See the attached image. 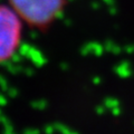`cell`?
<instances>
[{"label":"cell","mask_w":134,"mask_h":134,"mask_svg":"<svg viewBox=\"0 0 134 134\" xmlns=\"http://www.w3.org/2000/svg\"><path fill=\"white\" fill-rule=\"evenodd\" d=\"M24 24L40 32H46L62 15L66 0H8Z\"/></svg>","instance_id":"1"},{"label":"cell","mask_w":134,"mask_h":134,"mask_svg":"<svg viewBox=\"0 0 134 134\" xmlns=\"http://www.w3.org/2000/svg\"><path fill=\"white\" fill-rule=\"evenodd\" d=\"M24 21L9 5L0 3V64L9 62L23 39Z\"/></svg>","instance_id":"2"}]
</instances>
